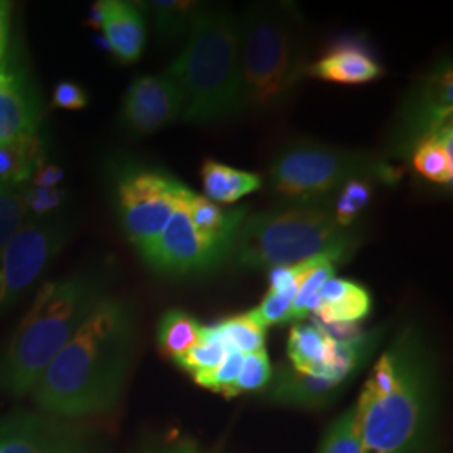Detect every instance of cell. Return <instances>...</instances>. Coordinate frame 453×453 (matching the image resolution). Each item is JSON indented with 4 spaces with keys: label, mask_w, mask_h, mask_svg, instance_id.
Returning a JSON list of instances; mask_svg holds the SVG:
<instances>
[{
    "label": "cell",
    "mask_w": 453,
    "mask_h": 453,
    "mask_svg": "<svg viewBox=\"0 0 453 453\" xmlns=\"http://www.w3.org/2000/svg\"><path fill=\"white\" fill-rule=\"evenodd\" d=\"M136 334L134 303L106 294L34 385L39 411L74 421L110 413L127 385Z\"/></svg>",
    "instance_id": "6da1fadb"
},
{
    "label": "cell",
    "mask_w": 453,
    "mask_h": 453,
    "mask_svg": "<svg viewBox=\"0 0 453 453\" xmlns=\"http://www.w3.org/2000/svg\"><path fill=\"white\" fill-rule=\"evenodd\" d=\"M385 353L393 383L385 393L361 389L355 403L366 453H423L438 410V361L420 326L406 324Z\"/></svg>",
    "instance_id": "7a4b0ae2"
},
{
    "label": "cell",
    "mask_w": 453,
    "mask_h": 453,
    "mask_svg": "<svg viewBox=\"0 0 453 453\" xmlns=\"http://www.w3.org/2000/svg\"><path fill=\"white\" fill-rule=\"evenodd\" d=\"M168 71L183 96L181 123L215 125L245 113L239 16L226 5L202 4Z\"/></svg>",
    "instance_id": "3957f363"
},
{
    "label": "cell",
    "mask_w": 453,
    "mask_h": 453,
    "mask_svg": "<svg viewBox=\"0 0 453 453\" xmlns=\"http://www.w3.org/2000/svg\"><path fill=\"white\" fill-rule=\"evenodd\" d=\"M106 294L104 279L97 273H78L44 284L0 357V388L14 396L31 393Z\"/></svg>",
    "instance_id": "277c9868"
},
{
    "label": "cell",
    "mask_w": 453,
    "mask_h": 453,
    "mask_svg": "<svg viewBox=\"0 0 453 453\" xmlns=\"http://www.w3.org/2000/svg\"><path fill=\"white\" fill-rule=\"evenodd\" d=\"M363 243L359 226H338L333 198L284 202L249 213L234 245L230 267L239 271L292 265L323 254L351 259Z\"/></svg>",
    "instance_id": "5b68a950"
},
{
    "label": "cell",
    "mask_w": 453,
    "mask_h": 453,
    "mask_svg": "<svg viewBox=\"0 0 453 453\" xmlns=\"http://www.w3.org/2000/svg\"><path fill=\"white\" fill-rule=\"evenodd\" d=\"M237 16L243 111H273L304 78V19L291 2L250 4Z\"/></svg>",
    "instance_id": "8992f818"
},
{
    "label": "cell",
    "mask_w": 453,
    "mask_h": 453,
    "mask_svg": "<svg viewBox=\"0 0 453 453\" xmlns=\"http://www.w3.org/2000/svg\"><path fill=\"white\" fill-rule=\"evenodd\" d=\"M403 179V168L368 150L297 140L275 153L269 168V183L286 202L334 198L351 180L395 187Z\"/></svg>",
    "instance_id": "52a82bcc"
},
{
    "label": "cell",
    "mask_w": 453,
    "mask_h": 453,
    "mask_svg": "<svg viewBox=\"0 0 453 453\" xmlns=\"http://www.w3.org/2000/svg\"><path fill=\"white\" fill-rule=\"evenodd\" d=\"M114 209L127 241L145 259L162 235L185 183L151 163L118 158L110 165Z\"/></svg>",
    "instance_id": "ba28073f"
},
{
    "label": "cell",
    "mask_w": 453,
    "mask_h": 453,
    "mask_svg": "<svg viewBox=\"0 0 453 453\" xmlns=\"http://www.w3.org/2000/svg\"><path fill=\"white\" fill-rule=\"evenodd\" d=\"M453 67L450 56L430 65L405 91L387 133L385 158L410 162L415 148L453 125Z\"/></svg>",
    "instance_id": "9c48e42d"
},
{
    "label": "cell",
    "mask_w": 453,
    "mask_h": 453,
    "mask_svg": "<svg viewBox=\"0 0 453 453\" xmlns=\"http://www.w3.org/2000/svg\"><path fill=\"white\" fill-rule=\"evenodd\" d=\"M187 192L188 187L181 192L162 235L143 259L151 273L165 279H203L217 274L232 259L235 242L213 241L195 228L185 207Z\"/></svg>",
    "instance_id": "30bf717a"
},
{
    "label": "cell",
    "mask_w": 453,
    "mask_h": 453,
    "mask_svg": "<svg viewBox=\"0 0 453 453\" xmlns=\"http://www.w3.org/2000/svg\"><path fill=\"white\" fill-rule=\"evenodd\" d=\"M71 237V224L61 215L27 219L0 256V282L5 309L29 291L61 254Z\"/></svg>",
    "instance_id": "8fae6325"
},
{
    "label": "cell",
    "mask_w": 453,
    "mask_h": 453,
    "mask_svg": "<svg viewBox=\"0 0 453 453\" xmlns=\"http://www.w3.org/2000/svg\"><path fill=\"white\" fill-rule=\"evenodd\" d=\"M0 453H96V447L74 420L17 410L0 418Z\"/></svg>",
    "instance_id": "7c38bea8"
},
{
    "label": "cell",
    "mask_w": 453,
    "mask_h": 453,
    "mask_svg": "<svg viewBox=\"0 0 453 453\" xmlns=\"http://www.w3.org/2000/svg\"><path fill=\"white\" fill-rule=\"evenodd\" d=\"M183 110L179 82L166 69L130 82L121 101L119 123L131 136H146L181 123Z\"/></svg>",
    "instance_id": "4fadbf2b"
},
{
    "label": "cell",
    "mask_w": 453,
    "mask_h": 453,
    "mask_svg": "<svg viewBox=\"0 0 453 453\" xmlns=\"http://www.w3.org/2000/svg\"><path fill=\"white\" fill-rule=\"evenodd\" d=\"M42 103L26 61L12 46L0 61V143L39 134Z\"/></svg>",
    "instance_id": "5bb4252c"
},
{
    "label": "cell",
    "mask_w": 453,
    "mask_h": 453,
    "mask_svg": "<svg viewBox=\"0 0 453 453\" xmlns=\"http://www.w3.org/2000/svg\"><path fill=\"white\" fill-rule=\"evenodd\" d=\"M89 20L103 31L106 48L121 65L140 61L146 44V19L140 4L125 0H99Z\"/></svg>",
    "instance_id": "9a60e30c"
},
{
    "label": "cell",
    "mask_w": 453,
    "mask_h": 453,
    "mask_svg": "<svg viewBox=\"0 0 453 453\" xmlns=\"http://www.w3.org/2000/svg\"><path fill=\"white\" fill-rule=\"evenodd\" d=\"M304 76L319 81L357 86L383 76V65L372 49L357 35L341 37L323 56L306 67Z\"/></svg>",
    "instance_id": "2e32d148"
},
{
    "label": "cell",
    "mask_w": 453,
    "mask_h": 453,
    "mask_svg": "<svg viewBox=\"0 0 453 453\" xmlns=\"http://www.w3.org/2000/svg\"><path fill=\"white\" fill-rule=\"evenodd\" d=\"M265 388V398L275 405L323 408L336 402L346 387L327 378L299 372L291 365H280L273 370Z\"/></svg>",
    "instance_id": "e0dca14e"
},
{
    "label": "cell",
    "mask_w": 453,
    "mask_h": 453,
    "mask_svg": "<svg viewBox=\"0 0 453 453\" xmlns=\"http://www.w3.org/2000/svg\"><path fill=\"white\" fill-rule=\"evenodd\" d=\"M372 309V294L365 286L334 275L324 284L314 316L318 323L357 324L370 316Z\"/></svg>",
    "instance_id": "ac0fdd59"
},
{
    "label": "cell",
    "mask_w": 453,
    "mask_h": 453,
    "mask_svg": "<svg viewBox=\"0 0 453 453\" xmlns=\"http://www.w3.org/2000/svg\"><path fill=\"white\" fill-rule=\"evenodd\" d=\"M185 207L195 228L213 241L235 242L250 209L247 205L224 207L213 203L203 195L195 194L190 188L185 195Z\"/></svg>",
    "instance_id": "d6986e66"
},
{
    "label": "cell",
    "mask_w": 453,
    "mask_h": 453,
    "mask_svg": "<svg viewBox=\"0 0 453 453\" xmlns=\"http://www.w3.org/2000/svg\"><path fill=\"white\" fill-rule=\"evenodd\" d=\"M202 185L205 198L219 205H232L245 195L254 194L262 187V179L257 173L245 172L226 163L207 158L202 170Z\"/></svg>",
    "instance_id": "ffe728a7"
},
{
    "label": "cell",
    "mask_w": 453,
    "mask_h": 453,
    "mask_svg": "<svg viewBox=\"0 0 453 453\" xmlns=\"http://www.w3.org/2000/svg\"><path fill=\"white\" fill-rule=\"evenodd\" d=\"M44 163L46 150L39 134L0 143V187L27 185Z\"/></svg>",
    "instance_id": "44dd1931"
},
{
    "label": "cell",
    "mask_w": 453,
    "mask_h": 453,
    "mask_svg": "<svg viewBox=\"0 0 453 453\" xmlns=\"http://www.w3.org/2000/svg\"><path fill=\"white\" fill-rule=\"evenodd\" d=\"M331 338L316 323L296 324L288 338V357L294 370L323 376L329 359Z\"/></svg>",
    "instance_id": "7402d4cb"
},
{
    "label": "cell",
    "mask_w": 453,
    "mask_h": 453,
    "mask_svg": "<svg viewBox=\"0 0 453 453\" xmlns=\"http://www.w3.org/2000/svg\"><path fill=\"white\" fill-rule=\"evenodd\" d=\"M410 163L421 179L438 185H452L453 181V125L425 138L415 148Z\"/></svg>",
    "instance_id": "603a6c76"
},
{
    "label": "cell",
    "mask_w": 453,
    "mask_h": 453,
    "mask_svg": "<svg viewBox=\"0 0 453 453\" xmlns=\"http://www.w3.org/2000/svg\"><path fill=\"white\" fill-rule=\"evenodd\" d=\"M202 324L183 309L165 311L157 326V342L163 357L177 361L200 340Z\"/></svg>",
    "instance_id": "cb8c5ba5"
},
{
    "label": "cell",
    "mask_w": 453,
    "mask_h": 453,
    "mask_svg": "<svg viewBox=\"0 0 453 453\" xmlns=\"http://www.w3.org/2000/svg\"><path fill=\"white\" fill-rule=\"evenodd\" d=\"M200 5L202 2L194 0H151L146 4L162 44L175 46L185 42Z\"/></svg>",
    "instance_id": "d4e9b609"
},
{
    "label": "cell",
    "mask_w": 453,
    "mask_h": 453,
    "mask_svg": "<svg viewBox=\"0 0 453 453\" xmlns=\"http://www.w3.org/2000/svg\"><path fill=\"white\" fill-rule=\"evenodd\" d=\"M215 327L230 349H235L242 355H250L265 349L267 327L260 323L252 311L230 316L224 321L215 324Z\"/></svg>",
    "instance_id": "484cf974"
},
{
    "label": "cell",
    "mask_w": 453,
    "mask_h": 453,
    "mask_svg": "<svg viewBox=\"0 0 453 453\" xmlns=\"http://www.w3.org/2000/svg\"><path fill=\"white\" fill-rule=\"evenodd\" d=\"M230 348L220 333L217 331L215 324L203 326L200 340L194 348L180 357L175 363L183 372H188L192 376L205 374V372L215 370L228 355Z\"/></svg>",
    "instance_id": "4316f807"
},
{
    "label": "cell",
    "mask_w": 453,
    "mask_h": 453,
    "mask_svg": "<svg viewBox=\"0 0 453 453\" xmlns=\"http://www.w3.org/2000/svg\"><path fill=\"white\" fill-rule=\"evenodd\" d=\"M376 185L368 180H351L342 185L333 198V211L338 226L342 228L357 226V219L372 203Z\"/></svg>",
    "instance_id": "83f0119b"
},
{
    "label": "cell",
    "mask_w": 453,
    "mask_h": 453,
    "mask_svg": "<svg viewBox=\"0 0 453 453\" xmlns=\"http://www.w3.org/2000/svg\"><path fill=\"white\" fill-rule=\"evenodd\" d=\"M318 453H366L357 426L355 405L349 406L338 418L331 421Z\"/></svg>",
    "instance_id": "f1b7e54d"
},
{
    "label": "cell",
    "mask_w": 453,
    "mask_h": 453,
    "mask_svg": "<svg viewBox=\"0 0 453 453\" xmlns=\"http://www.w3.org/2000/svg\"><path fill=\"white\" fill-rule=\"evenodd\" d=\"M336 269L338 265L334 262H324L303 280L292 301L291 321H301L314 314L321 303V289L331 277H334Z\"/></svg>",
    "instance_id": "f546056e"
},
{
    "label": "cell",
    "mask_w": 453,
    "mask_h": 453,
    "mask_svg": "<svg viewBox=\"0 0 453 453\" xmlns=\"http://www.w3.org/2000/svg\"><path fill=\"white\" fill-rule=\"evenodd\" d=\"M26 185L0 187V256L27 220Z\"/></svg>",
    "instance_id": "4dcf8cb0"
},
{
    "label": "cell",
    "mask_w": 453,
    "mask_h": 453,
    "mask_svg": "<svg viewBox=\"0 0 453 453\" xmlns=\"http://www.w3.org/2000/svg\"><path fill=\"white\" fill-rule=\"evenodd\" d=\"M273 376V365L267 357V351L262 349L257 353L243 355L242 368L232 387L230 398H235L242 393H252L265 388Z\"/></svg>",
    "instance_id": "1f68e13d"
},
{
    "label": "cell",
    "mask_w": 453,
    "mask_h": 453,
    "mask_svg": "<svg viewBox=\"0 0 453 453\" xmlns=\"http://www.w3.org/2000/svg\"><path fill=\"white\" fill-rule=\"evenodd\" d=\"M242 361V353H239L235 349H230L226 359L215 370L205 372V374L194 376V381L202 388L211 389L213 393H220L226 398H230V391H232V387H234V383H235V380L241 372Z\"/></svg>",
    "instance_id": "d6a6232c"
},
{
    "label": "cell",
    "mask_w": 453,
    "mask_h": 453,
    "mask_svg": "<svg viewBox=\"0 0 453 453\" xmlns=\"http://www.w3.org/2000/svg\"><path fill=\"white\" fill-rule=\"evenodd\" d=\"M67 194L61 188H42V187H33L26 185V211L27 219H44L58 215V211L65 205Z\"/></svg>",
    "instance_id": "836d02e7"
},
{
    "label": "cell",
    "mask_w": 453,
    "mask_h": 453,
    "mask_svg": "<svg viewBox=\"0 0 453 453\" xmlns=\"http://www.w3.org/2000/svg\"><path fill=\"white\" fill-rule=\"evenodd\" d=\"M294 297V292H267L259 308L252 309V312L265 327L289 323Z\"/></svg>",
    "instance_id": "e575fe53"
},
{
    "label": "cell",
    "mask_w": 453,
    "mask_h": 453,
    "mask_svg": "<svg viewBox=\"0 0 453 453\" xmlns=\"http://www.w3.org/2000/svg\"><path fill=\"white\" fill-rule=\"evenodd\" d=\"M52 104L65 111H81L89 104V95L81 84L74 81H59L52 93Z\"/></svg>",
    "instance_id": "d590c367"
},
{
    "label": "cell",
    "mask_w": 453,
    "mask_h": 453,
    "mask_svg": "<svg viewBox=\"0 0 453 453\" xmlns=\"http://www.w3.org/2000/svg\"><path fill=\"white\" fill-rule=\"evenodd\" d=\"M65 179V172L61 166H56V165H42L33 180L29 181V185L33 187H42V188H56L61 181Z\"/></svg>",
    "instance_id": "8d00e7d4"
},
{
    "label": "cell",
    "mask_w": 453,
    "mask_h": 453,
    "mask_svg": "<svg viewBox=\"0 0 453 453\" xmlns=\"http://www.w3.org/2000/svg\"><path fill=\"white\" fill-rule=\"evenodd\" d=\"M11 27V4L0 2V42H9Z\"/></svg>",
    "instance_id": "74e56055"
},
{
    "label": "cell",
    "mask_w": 453,
    "mask_h": 453,
    "mask_svg": "<svg viewBox=\"0 0 453 453\" xmlns=\"http://www.w3.org/2000/svg\"><path fill=\"white\" fill-rule=\"evenodd\" d=\"M145 453H207L202 449L195 447L194 443H175V445H166L162 449H155Z\"/></svg>",
    "instance_id": "f35d334b"
},
{
    "label": "cell",
    "mask_w": 453,
    "mask_h": 453,
    "mask_svg": "<svg viewBox=\"0 0 453 453\" xmlns=\"http://www.w3.org/2000/svg\"><path fill=\"white\" fill-rule=\"evenodd\" d=\"M5 309V296H4V289H2V282H0V312Z\"/></svg>",
    "instance_id": "ab89813d"
},
{
    "label": "cell",
    "mask_w": 453,
    "mask_h": 453,
    "mask_svg": "<svg viewBox=\"0 0 453 453\" xmlns=\"http://www.w3.org/2000/svg\"><path fill=\"white\" fill-rule=\"evenodd\" d=\"M7 48H9V42H0V61H2V58L5 56Z\"/></svg>",
    "instance_id": "60d3db41"
},
{
    "label": "cell",
    "mask_w": 453,
    "mask_h": 453,
    "mask_svg": "<svg viewBox=\"0 0 453 453\" xmlns=\"http://www.w3.org/2000/svg\"><path fill=\"white\" fill-rule=\"evenodd\" d=\"M423 453H434V452H423Z\"/></svg>",
    "instance_id": "b9f144b4"
}]
</instances>
